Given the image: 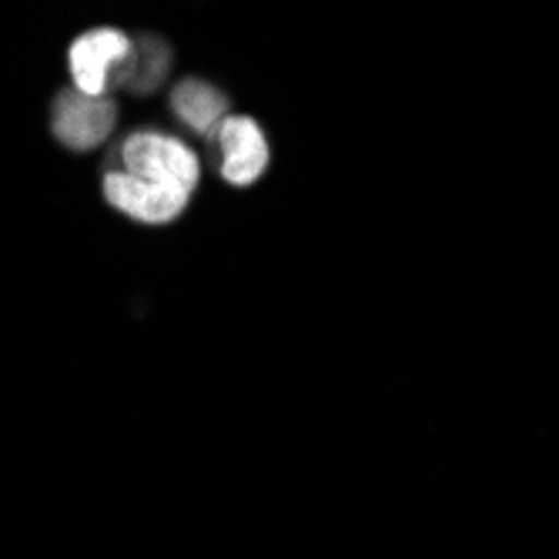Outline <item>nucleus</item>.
Segmentation results:
<instances>
[{"mask_svg":"<svg viewBox=\"0 0 559 559\" xmlns=\"http://www.w3.org/2000/svg\"><path fill=\"white\" fill-rule=\"evenodd\" d=\"M198 181L201 162L188 141L141 128L118 144L115 162L100 178V194L138 225H171L188 212Z\"/></svg>","mask_w":559,"mask_h":559,"instance_id":"obj_1","label":"nucleus"},{"mask_svg":"<svg viewBox=\"0 0 559 559\" xmlns=\"http://www.w3.org/2000/svg\"><path fill=\"white\" fill-rule=\"evenodd\" d=\"M134 55V37L118 27H91L78 34L68 47L71 87L91 97L121 87V78Z\"/></svg>","mask_w":559,"mask_h":559,"instance_id":"obj_2","label":"nucleus"},{"mask_svg":"<svg viewBox=\"0 0 559 559\" xmlns=\"http://www.w3.org/2000/svg\"><path fill=\"white\" fill-rule=\"evenodd\" d=\"M118 128V105L111 94H81L74 87L61 91L50 105V134L68 151H94Z\"/></svg>","mask_w":559,"mask_h":559,"instance_id":"obj_3","label":"nucleus"},{"mask_svg":"<svg viewBox=\"0 0 559 559\" xmlns=\"http://www.w3.org/2000/svg\"><path fill=\"white\" fill-rule=\"evenodd\" d=\"M215 144H218V175L235 185V188H248L265 178L269 165H272V147L269 138L262 131V124L251 115H228L218 128H215Z\"/></svg>","mask_w":559,"mask_h":559,"instance_id":"obj_4","label":"nucleus"},{"mask_svg":"<svg viewBox=\"0 0 559 559\" xmlns=\"http://www.w3.org/2000/svg\"><path fill=\"white\" fill-rule=\"evenodd\" d=\"M168 105L175 118L194 134H215V128L228 118V94L205 78H185L171 87Z\"/></svg>","mask_w":559,"mask_h":559,"instance_id":"obj_5","label":"nucleus"},{"mask_svg":"<svg viewBox=\"0 0 559 559\" xmlns=\"http://www.w3.org/2000/svg\"><path fill=\"white\" fill-rule=\"evenodd\" d=\"M168 71H171V47L165 44V37L141 34L134 37V55L121 78V87L131 94H151L165 84Z\"/></svg>","mask_w":559,"mask_h":559,"instance_id":"obj_6","label":"nucleus"}]
</instances>
